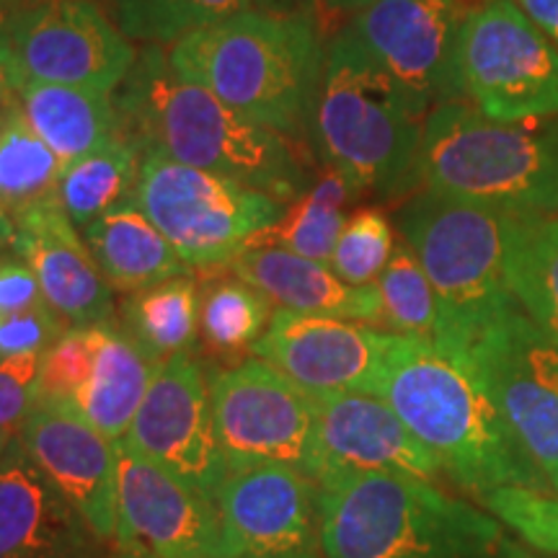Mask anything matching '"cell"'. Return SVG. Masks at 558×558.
<instances>
[{
    "mask_svg": "<svg viewBox=\"0 0 558 558\" xmlns=\"http://www.w3.org/2000/svg\"><path fill=\"white\" fill-rule=\"evenodd\" d=\"M122 132L140 153L228 177L288 205L311 184L308 158L295 140L256 124L207 88L186 81L166 45H145L114 90Z\"/></svg>",
    "mask_w": 558,
    "mask_h": 558,
    "instance_id": "6da1fadb",
    "label": "cell"
},
{
    "mask_svg": "<svg viewBox=\"0 0 558 558\" xmlns=\"http://www.w3.org/2000/svg\"><path fill=\"white\" fill-rule=\"evenodd\" d=\"M375 396L427 445L445 476L478 499L505 486L554 492L469 362L437 341L393 333Z\"/></svg>",
    "mask_w": 558,
    "mask_h": 558,
    "instance_id": "7a4b0ae2",
    "label": "cell"
},
{
    "mask_svg": "<svg viewBox=\"0 0 558 558\" xmlns=\"http://www.w3.org/2000/svg\"><path fill=\"white\" fill-rule=\"evenodd\" d=\"M318 497L326 558H535L497 514L435 481L339 471Z\"/></svg>",
    "mask_w": 558,
    "mask_h": 558,
    "instance_id": "3957f363",
    "label": "cell"
},
{
    "mask_svg": "<svg viewBox=\"0 0 558 558\" xmlns=\"http://www.w3.org/2000/svg\"><path fill=\"white\" fill-rule=\"evenodd\" d=\"M166 52L186 81L256 124L311 145L326 68L318 16H271L251 9L186 32Z\"/></svg>",
    "mask_w": 558,
    "mask_h": 558,
    "instance_id": "277c9868",
    "label": "cell"
},
{
    "mask_svg": "<svg viewBox=\"0 0 558 558\" xmlns=\"http://www.w3.org/2000/svg\"><path fill=\"white\" fill-rule=\"evenodd\" d=\"M422 132L424 117L347 24L326 45L311 122V148L324 169L341 173L357 194L409 197L422 186Z\"/></svg>",
    "mask_w": 558,
    "mask_h": 558,
    "instance_id": "5b68a950",
    "label": "cell"
},
{
    "mask_svg": "<svg viewBox=\"0 0 558 558\" xmlns=\"http://www.w3.org/2000/svg\"><path fill=\"white\" fill-rule=\"evenodd\" d=\"M422 186L505 215H558V122H501L469 99L424 120Z\"/></svg>",
    "mask_w": 558,
    "mask_h": 558,
    "instance_id": "8992f818",
    "label": "cell"
},
{
    "mask_svg": "<svg viewBox=\"0 0 558 558\" xmlns=\"http://www.w3.org/2000/svg\"><path fill=\"white\" fill-rule=\"evenodd\" d=\"M401 239L439 303V347L463 352L520 316L505 269V213L422 190L399 213Z\"/></svg>",
    "mask_w": 558,
    "mask_h": 558,
    "instance_id": "52a82bcc",
    "label": "cell"
},
{
    "mask_svg": "<svg viewBox=\"0 0 558 558\" xmlns=\"http://www.w3.org/2000/svg\"><path fill=\"white\" fill-rule=\"evenodd\" d=\"M137 202L190 269L230 267L284 205L220 173L179 163L158 150L140 160Z\"/></svg>",
    "mask_w": 558,
    "mask_h": 558,
    "instance_id": "ba28073f",
    "label": "cell"
},
{
    "mask_svg": "<svg viewBox=\"0 0 558 558\" xmlns=\"http://www.w3.org/2000/svg\"><path fill=\"white\" fill-rule=\"evenodd\" d=\"M207 383L228 469L279 463L316 484L324 478L316 401L288 375L251 357L213 369Z\"/></svg>",
    "mask_w": 558,
    "mask_h": 558,
    "instance_id": "9c48e42d",
    "label": "cell"
},
{
    "mask_svg": "<svg viewBox=\"0 0 558 558\" xmlns=\"http://www.w3.org/2000/svg\"><path fill=\"white\" fill-rule=\"evenodd\" d=\"M458 73L463 99L492 120L558 117V47L514 0H488L465 21Z\"/></svg>",
    "mask_w": 558,
    "mask_h": 558,
    "instance_id": "30bf717a",
    "label": "cell"
},
{
    "mask_svg": "<svg viewBox=\"0 0 558 558\" xmlns=\"http://www.w3.org/2000/svg\"><path fill=\"white\" fill-rule=\"evenodd\" d=\"M137 52L96 0H29L13 19L3 58L19 88L54 83L114 94Z\"/></svg>",
    "mask_w": 558,
    "mask_h": 558,
    "instance_id": "8fae6325",
    "label": "cell"
},
{
    "mask_svg": "<svg viewBox=\"0 0 558 558\" xmlns=\"http://www.w3.org/2000/svg\"><path fill=\"white\" fill-rule=\"evenodd\" d=\"M488 0H373L349 21L418 114L463 99L458 73L465 21Z\"/></svg>",
    "mask_w": 558,
    "mask_h": 558,
    "instance_id": "7c38bea8",
    "label": "cell"
},
{
    "mask_svg": "<svg viewBox=\"0 0 558 558\" xmlns=\"http://www.w3.org/2000/svg\"><path fill=\"white\" fill-rule=\"evenodd\" d=\"M122 442L202 497L218 499L228 463L215 432L207 375L190 352L173 354L156 367L143 407Z\"/></svg>",
    "mask_w": 558,
    "mask_h": 558,
    "instance_id": "4fadbf2b",
    "label": "cell"
},
{
    "mask_svg": "<svg viewBox=\"0 0 558 558\" xmlns=\"http://www.w3.org/2000/svg\"><path fill=\"white\" fill-rule=\"evenodd\" d=\"M114 546L137 558H228L218 505L117 442Z\"/></svg>",
    "mask_w": 558,
    "mask_h": 558,
    "instance_id": "5bb4252c",
    "label": "cell"
},
{
    "mask_svg": "<svg viewBox=\"0 0 558 558\" xmlns=\"http://www.w3.org/2000/svg\"><path fill=\"white\" fill-rule=\"evenodd\" d=\"M215 505L228 558H277L320 546L318 484L290 465L228 469Z\"/></svg>",
    "mask_w": 558,
    "mask_h": 558,
    "instance_id": "9a60e30c",
    "label": "cell"
},
{
    "mask_svg": "<svg viewBox=\"0 0 558 558\" xmlns=\"http://www.w3.org/2000/svg\"><path fill=\"white\" fill-rule=\"evenodd\" d=\"M390 341L393 333L357 320L279 308L251 352L318 399L329 393H375Z\"/></svg>",
    "mask_w": 558,
    "mask_h": 558,
    "instance_id": "2e32d148",
    "label": "cell"
},
{
    "mask_svg": "<svg viewBox=\"0 0 558 558\" xmlns=\"http://www.w3.org/2000/svg\"><path fill=\"white\" fill-rule=\"evenodd\" d=\"M19 439L26 456L78 509L88 527L114 546L117 442L60 401H39Z\"/></svg>",
    "mask_w": 558,
    "mask_h": 558,
    "instance_id": "e0dca14e",
    "label": "cell"
},
{
    "mask_svg": "<svg viewBox=\"0 0 558 558\" xmlns=\"http://www.w3.org/2000/svg\"><path fill=\"white\" fill-rule=\"evenodd\" d=\"M313 401L324 476L339 471H365L414 476L435 484L445 476L432 450L380 396L329 393Z\"/></svg>",
    "mask_w": 558,
    "mask_h": 558,
    "instance_id": "ac0fdd59",
    "label": "cell"
},
{
    "mask_svg": "<svg viewBox=\"0 0 558 558\" xmlns=\"http://www.w3.org/2000/svg\"><path fill=\"white\" fill-rule=\"evenodd\" d=\"M13 251L29 264L47 305L68 326L114 320V290L58 197L19 215Z\"/></svg>",
    "mask_w": 558,
    "mask_h": 558,
    "instance_id": "d6986e66",
    "label": "cell"
},
{
    "mask_svg": "<svg viewBox=\"0 0 558 558\" xmlns=\"http://www.w3.org/2000/svg\"><path fill=\"white\" fill-rule=\"evenodd\" d=\"M107 546L13 437L0 458V558H101Z\"/></svg>",
    "mask_w": 558,
    "mask_h": 558,
    "instance_id": "ffe728a7",
    "label": "cell"
},
{
    "mask_svg": "<svg viewBox=\"0 0 558 558\" xmlns=\"http://www.w3.org/2000/svg\"><path fill=\"white\" fill-rule=\"evenodd\" d=\"M522 316L525 313L456 354L469 362L507 427L558 492V390L530 365L520 341Z\"/></svg>",
    "mask_w": 558,
    "mask_h": 558,
    "instance_id": "44dd1931",
    "label": "cell"
},
{
    "mask_svg": "<svg viewBox=\"0 0 558 558\" xmlns=\"http://www.w3.org/2000/svg\"><path fill=\"white\" fill-rule=\"evenodd\" d=\"M284 311L383 326L375 284H349L329 264L305 259L284 248H243L228 267Z\"/></svg>",
    "mask_w": 558,
    "mask_h": 558,
    "instance_id": "7402d4cb",
    "label": "cell"
},
{
    "mask_svg": "<svg viewBox=\"0 0 558 558\" xmlns=\"http://www.w3.org/2000/svg\"><path fill=\"white\" fill-rule=\"evenodd\" d=\"M81 233L114 292L130 295L171 277L192 275L186 262L140 207L137 197L109 209Z\"/></svg>",
    "mask_w": 558,
    "mask_h": 558,
    "instance_id": "603a6c76",
    "label": "cell"
},
{
    "mask_svg": "<svg viewBox=\"0 0 558 558\" xmlns=\"http://www.w3.org/2000/svg\"><path fill=\"white\" fill-rule=\"evenodd\" d=\"M156 367L120 324L107 320L101 324L99 352L88 380L75 390L68 407L111 442H122L143 407Z\"/></svg>",
    "mask_w": 558,
    "mask_h": 558,
    "instance_id": "cb8c5ba5",
    "label": "cell"
},
{
    "mask_svg": "<svg viewBox=\"0 0 558 558\" xmlns=\"http://www.w3.org/2000/svg\"><path fill=\"white\" fill-rule=\"evenodd\" d=\"M19 104L29 128L58 156L62 169L122 132L114 94L104 90L24 83Z\"/></svg>",
    "mask_w": 558,
    "mask_h": 558,
    "instance_id": "d4e9b609",
    "label": "cell"
},
{
    "mask_svg": "<svg viewBox=\"0 0 558 558\" xmlns=\"http://www.w3.org/2000/svg\"><path fill=\"white\" fill-rule=\"evenodd\" d=\"M505 269L520 311L558 347V215H505Z\"/></svg>",
    "mask_w": 558,
    "mask_h": 558,
    "instance_id": "484cf974",
    "label": "cell"
},
{
    "mask_svg": "<svg viewBox=\"0 0 558 558\" xmlns=\"http://www.w3.org/2000/svg\"><path fill=\"white\" fill-rule=\"evenodd\" d=\"M354 197V186L341 173L324 169L316 179L288 202L282 215L269 228L259 230L246 248H284L305 259L329 264L347 215L344 207Z\"/></svg>",
    "mask_w": 558,
    "mask_h": 558,
    "instance_id": "4316f807",
    "label": "cell"
},
{
    "mask_svg": "<svg viewBox=\"0 0 558 558\" xmlns=\"http://www.w3.org/2000/svg\"><path fill=\"white\" fill-rule=\"evenodd\" d=\"M120 329L160 365L190 352L199 333V284L194 275L130 292L120 305Z\"/></svg>",
    "mask_w": 558,
    "mask_h": 558,
    "instance_id": "83f0119b",
    "label": "cell"
},
{
    "mask_svg": "<svg viewBox=\"0 0 558 558\" xmlns=\"http://www.w3.org/2000/svg\"><path fill=\"white\" fill-rule=\"evenodd\" d=\"M140 160L143 153L120 132L101 148L65 166L58 184V199L70 222L83 230L109 209L137 197Z\"/></svg>",
    "mask_w": 558,
    "mask_h": 558,
    "instance_id": "f1b7e54d",
    "label": "cell"
},
{
    "mask_svg": "<svg viewBox=\"0 0 558 558\" xmlns=\"http://www.w3.org/2000/svg\"><path fill=\"white\" fill-rule=\"evenodd\" d=\"M271 316V300L233 271L199 288V337L218 357L251 352Z\"/></svg>",
    "mask_w": 558,
    "mask_h": 558,
    "instance_id": "f546056e",
    "label": "cell"
},
{
    "mask_svg": "<svg viewBox=\"0 0 558 558\" xmlns=\"http://www.w3.org/2000/svg\"><path fill=\"white\" fill-rule=\"evenodd\" d=\"M62 163L29 128L21 104L0 120V202L13 220L58 197Z\"/></svg>",
    "mask_w": 558,
    "mask_h": 558,
    "instance_id": "4dcf8cb0",
    "label": "cell"
},
{
    "mask_svg": "<svg viewBox=\"0 0 558 558\" xmlns=\"http://www.w3.org/2000/svg\"><path fill=\"white\" fill-rule=\"evenodd\" d=\"M380 292L383 326L401 337L435 339L439 329V303L427 271L407 241H399L388 267L375 282Z\"/></svg>",
    "mask_w": 558,
    "mask_h": 558,
    "instance_id": "1f68e13d",
    "label": "cell"
},
{
    "mask_svg": "<svg viewBox=\"0 0 558 558\" xmlns=\"http://www.w3.org/2000/svg\"><path fill=\"white\" fill-rule=\"evenodd\" d=\"M396 239L386 213L378 207H362L352 213L341 228L329 267L349 284H375L393 256Z\"/></svg>",
    "mask_w": 558,
    "mask_h": 558,
    "instance_id": "d6a6232c",
    "label": "cell"
},
{
    "mask_svg": "<svg viewBox=\"0 0 558 558\" xmlns=\"http://www.w3.org/2000/svg\"><path fill=\"white\" fill-rule=\"evenodd\" d=\"M481 505L497 514L530 548L558 556V492L505 486L484 494Z\"/></svg>",
    "mask_w": 558,
    "mask_h": 558,
    "instance_id": "836d02e7",
    "label": "cell"
},
{
    "mask_svg": "<svg viewBox=\"0 0 558 558\" xmlns=\"http://www.w3.org/2000/svg\"><path fill=\"white\" fill-rule=\"evenodd\" d=\"M101 341V324L68 326L41 357L39 401L68 403L88 380Z\"/></svg>",
    "mask_w": 558,
    "mask_h": 558,
    "instance_id": "e575fe53",
    "label": "cell"
},
{
    "mask_svg": "<svg viewBox=\"0 0 558 558\" xmlns=\"http://www.w3.org/2000/svg\"><path fill=\"white\" fill-rule=\"evenodd\" d=\"M104 3L124 37L132 41L169 47L190 32L184 0H104Z\"/></svg>",
    "mask_w": 558,
    "mask_h": 558,
    "instance_id": "d590c367",
    "label": "cell"
},
{
    "mask_svg": "<svg viewBox=\"0 0 558 558\" xmlns=\"http://www.w3.org/2000/svg\"><path fill=\"white\" fill-rule=\"evenodd\" d=\"M45 354H24L0 362V435L16 437L39 403Z\"/></svg>",
    "mask_w": 558,
    "mask_h": 558,
    "instance_id": "8d00e7d4",
    "label": "cell"
},
{
    "mask_svg": "<svg viewBox=\"0 0 558 558\" xmlns=\"http://www.w3.org/2000/svg\"><path fill=\"white\" fill-rule=\"evenodd\" d=\"M65 329V320L47 303L0 318V362L24 354H45Z\"/></svg>",
    "mask_w": 558,
    "mask_h": 558,
    "instance_id": "74e56055",
    "label": "cell"
},
{
    "mask_svg": "<svg viewBox=\"0 0 558 558\" xmlns=\"http://www.w3.org/2000/svg\"><path fill=\"white\" fill-rule=\"evenodd\" d=\"M47 300L29 264L13 251L0 254V318L39 308Z\"/></svg>",
    "mask_w": 558,
    "mask_h": 558,
    "instance_id": "f35d334b",
    "label": "cell"
},
{
    "mask_svg": "<svg viewBox=\"0 0 558 558\" xmlns=\"http://www.w3.org/2000/svg\"><path fill=\"white\" fill-rule=\"evenodd\" d=\"M520 341H522V349H525L530 365L535 367V373H538L550 388L558 390V347L550 344V341L535 329L533 320L527 316H522Z\"/></svg>",
    "mask_w": 558,
    "mask_h": 558,
    "instance_id": "ab89813d",
    "label": "cell"
},
{
    "mask_svg": "<svg viewBox=\"0 0 558 558\" xmlns=\"http://www.w3.org/2000/svg\"><path fill=\"white\" fill-rule=\"evenodd\" d=\"M186 5V26L197 29V26L215 24L235 13L254 9V0H184Z\"/></svg>",
    "mask_w": 558,
    "mask_h": 558,
    "instance_id": "60d3db41",
    "label": "cell"
},
{
    "mask_svg": "<svg viewBox=\"0 0 558 558\" xmlns=\"http://www.w3.org/2000/svg\"><path fill=\"white\" fill-rule=\"evenodd\" d=\"M514 3L558 47V0H514Z\"/></svg>",
    "mask_w": 558,
    "mask_h": 558,
    "instance_id": "b9f144b4",
    "label": "cell"
},
{
    "mask_svg": "<svg viewBox=\"0 0 558 558\" xmlns=\"http://www.w3.org/2000/svg\"><path fill=\"white\" fill-rule=\"evenodd\" d=\"M254 9L271 16H318L316 0H254Z\"/></svg>",
    "mask_w": 558,
    "mask_h": 558,
    "instance_id": "7bdbcfd3",
    "label": "cell"
},
{
    "mask_svg": "<svg viewBox=\"0 0 558 558\" xmlns=\"http://www.w3.org/2000/svg\"><path fill=\"white\" fill-rule=\"evenodd\" d=\"M19 107V83L13 78V70L0 54V120L9 114L11 109Z\"/></svg>",
    "mask_w": 558,
    "mask_h": 558,
    "instance_id": "ee69618b",
    "label": "cell"
},
{
    "mask_svg": "<svg viewBox=\"0 0 558 558\" xmlns=\"http://www.w3.org/2000/svg\"><path fill=\"white\" fill-rule=\"evenodd\" d=\"M373 0H316L318 16H357Z\"/></svg>",
    "mask_w": 558,
    "mask_h": 558,
    "instance_id": "f6af8a7d",
    "label": "cell"
},
{
    "mask_svg": "<svg viewBox=\"0 0 558 558\" xmlns=\"http://www.w3.org/2000/svg\"><path fill=\"white\" fill-rule=\"evenodd\" d=\"M24 3H29V0H0V54H3L5 41H9L13 19L19 16V11L24 9Z\"/></svg>",
    "mask_w": 558,
    "mask_h": 558,
    "instance_id": "bcb514c9",
    "label": "cell"
},
{
    "mask_svg": "<svg viewBox=\"0 0 558 558\" xmlns=\"http://www.w3.org/2000/svg\"><path fill=\"white\" fill-rule=\"evenodd\" d=\"M13 241H16V220L0 202V246H13Z\"/></svg>",
    "mask_w": 558,
    "mask_h": 558,
    "instance_id": "7dc6e473",
    "label": "cell"
},
{
    "mask_svg": "<svg viewBox=\"0 0 558 558\" xmlns=\"http://www.w3.org/2000/svg\"><path fill=\"white\" fill-rule=\"evenodd\" d=\"M101 558H137V556H132V554H128V550H120V548H111V550H107V554H104Z\"/></svg>",
    "mask_w": 558,
    "mask_h": 558,
    "instance_id": "c3c4849f",
    "label": "cell"
},
{
    "mask_svg": "<svg viewBox=\"0 0 558 558\" xmlns=\"http://www.w3.org/2000/svg\"><path fill=\"white\" fill-rule=\"evenodd\" d=\"M277 558H320L316 550H305V554H292V556H277Z\"/></svg>",
    "mask_w": 558,
    "mask_h": 558,
    "instance_id": "681fc988",
    "label": "cell"
},
{
    "mask_svg": "<svg viewBox=\"0 0 558 558\" xmlns=\"http://www.w3.org/2000/svg\"><path fill=\"white\" fill-rule=\"evenodd\" d=\"M11 439H13V437H9V435H0V458H3V452H5V448H9V445H11Z\"/></svg>",
    "mask_w": 558,
    "mask_h": 558,
    "instance_id": "f907efd6",
    "label": "cell"
}]
</instances>
